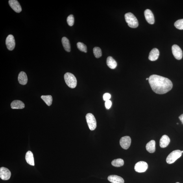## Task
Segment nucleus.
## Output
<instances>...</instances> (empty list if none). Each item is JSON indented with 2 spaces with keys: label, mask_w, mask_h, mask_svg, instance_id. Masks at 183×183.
Masks as SVG:
<instances>
[{
  "label": "nucleus",
  "mask_w": 183,
  "mask_h": 183,
  "mask_svg": "<svg viewBox=\"0 0 183 183\" xmlns=\"http://www.w3.org/2000/svg\"><path fill=\"white\" fill-rule=\"evenodd\" d=\"M149 78V83L152 90L157 94H165L173 88L172 82L168 78L157 75H152Z\"/></svg>",
  "instance_id": "f257e3e1"
},
{
  "label": "nucleus",
  "mask_w": 183,
  "mask_h": 183,
  "mask_svg": "<svg viewBox=\"0 0 183 183\" xmlns=\"http://www.w3.org/2000/svg\"><path fill=\"white\" fill-rule=\"evenodd\" d=\"M125 16L126 22L129 27L135 28L138 27V21L136 17L132 13H128L125 14Z\"/></svg>",
  "instance_id": "f03ea898"
},
{
  "label": "nucleus",
  "mask_w": 183,
  "mask_h": 183,
  "mask_svg": "<svg viewBox=\"0 0 183 183\" xmlns=\"http://www.w3.org/2000/svg\"><path fill=\"white\" fill-rule=\"evenodd\" d=\"M64 79L65 82L70 88H74L77 86V79L72 74L70 73H66L64 75Z\"/></svg>",
  "instance_id": "7ed1b4c3"
},
{
  "label": "nucleus",
  "mask_w": 183,
  "mask_h": 183,
  "mask_svg": "<svg viewBox=\"0 0 183 183\" xmlns=\"http://www.w3.org/2000/svg\"><path fill=\"white\" fill-rule=\"evenodd\" d=\"M182 155V151L180 150H176L172 152L167 156L166 162L168 164H172L175 162Z\"/></svg>",
  "instance_id": "20e7f679"
},
{
  "label": "nucleus",
  "mask_w": 183,
  "mask_h": 183,
  "mask_svg": "<svg viewBox=\"0 0 183 183\" xmlns=\"http://www.w3.org/2000/svg\"><path fill=\"white\" fill-rule=\"evenodd\" d=\"M86 121L88 127L91 131L94 130L97 126L96 120L93 114L91 113H88L86 116Z\"/></svg>",
  "instance_id": "39448f33"
},
{
  "label": "nucleus",
  "mask_w": 183,
  "mask_h": 183,
  "mask_svg": "<svg viewBox=\"0 0 183 183\" xmlns=\"http://www.w3.org/2000/svg\"><path fill=\"white\" fill-rule=\"evenodd\" d=\"M148 168L147 163L143 161H140L137 162L134 167L135 171L138 173L144 172Z\"/></svg>",
  "instance_id": "423d86ee"
},
{
  "label": "nucleus",
  "mask_w": 183,
  "mask_h": 183,
  "mask_svg": "<svg viewBox=\"0 0 183 183\" xmlns=\"http://www.w3.org/2000/svg\"><path fill=\"white\" fill-rule=\"evenodd\" d=\"M172 50L173 55L176 59L181 60L182 57L183 53L180 47L177 45H174L172 47Z\"/></svg>",
  "instance_id": "0eeeda50"
},
{
  "label": "nucleus",
  "mask_w": 183,
  "mask_h": 183,
  "mask_svg": "<svg viewBox=\"0 0 183 183\" xmlns=\"http://www.w3.org/2000/svg\"><path fill=\"white\" fill-rule=\"evenodd\" d=\"M131 143L130 137L126 136L122 137L120 140V144L123 149L127 150L129 148Z\"/></svg>",
  "instance_id": "6e6552de"
},
{
  "label": "nucleus",
  "mask_w": 183,
  "mask_h": 183,
  "mask_svg": "<svg viewBox=\"0 0 183 183\" xmlns=\"http://www.w3.org/2000/svg\"><path fill=\"white\" fill-rule=\"evenodd\" d=\"M6 43L8 49L10 51H12L14 49L15 46V39L12 35H9L6 38Z\"/></svg>",
  "instance_id": "1a4fd4ad"
},
{
  "label": "nucleus",
  "mask_w": 183,
  "mask_h": 183,
  "mask_svg": "<svg viewBox=\"0 0 183 183\" xmlns=\"http://www.w3.org/2000/svg\"><path fill=\"white\" fill-rule=\"evenodd\" d=\"M11 172L8 169L5 167H1L0 169V177L1 179L8 180L10 178Z\"/></svg>",
  "instance_id": "9d476101"
},
{
  "label": "nucleus",
  "mask_w": 183,
  "mask_h": 183,
  "mask_svg": "<svg viewBox=\"0 0 183 183\" xmlns=\"http://www.w3.org/2000/svg\"><path fill=\"white\" fill-rule=\"evenodd\" d=\"M9 3L11 7L15 12L19 13L21 11V7L18 1L16 0H10Z\"/></svg>",
  "instance_id": "9b49d317"
},
{
  "label": "nucleus",
  "mask_w": 183,
  "mask_h": 183,
  "mask_svg": "<svg viewBox=\"0 0 183 183\" xmlns=\"http://www.w3.org/2000/svg\"><path fill=\"white\" fill-rule=\"evenodd\" d=\"M145 16L146 20L150 24H153L155 22L154 15L151 10L147 9L145 11Z\"/></svg>",
  "instance_id": "f8f14e48"
},
{
  "label": "nucleus",
  "mask_w": 183,
  "mask_h": 183,
  "mask_svg": "<svg viewBox=\"0 0 183 183\" xmlns=\"http://www.w3.org/2000/svg\"><path fill=\"white\" fill-rule=\"evenodd\" d=\"M160 55V52L159 50L156 48L152 49L150 52L149 56L150 60L155 61L157 60Z\"/></svg>",
  "instance_id": "ddd939ff"
},
{
  "label": "nucleus",
  "mask_w": 183,
  "mask_h": 183,
  "mask_svg": "<svg viewBox=\"0 0 183 183\" xmlns=\"http://www.w3.org/2000/svg\"><path fill=\"white\" fill-rule=\"evenodd\" d=\"M170 142V139L167 135H163L160 140V146L161 148H165L167 146Z\"/></svg>",
  "instance_id": "4468645a"
},
{
  "label": "nucleus",
  "mask_w": 183,
  "mask_h": 183,
  "mask_svg": "<svg viewBox=\"0 0 183 183\" xmlns=\"http://www.w3.org/2000/svg\"><path fill=\"white\" fill-rule=\"evenodd\" d=\"M108 180L112 183H124V180L123 178L118 176L111 175L109 176Z\"/></svg>",
  "instance_id": "2eb2a0df"
},
{
  "label": "nucleus",
  "mask_w": 183,
  "mask_h": 183,
  "mask_svg": "<svg viewBox=\"0 0 183 183\" xmlns=\"http://www.w3.org/2000/svg\"><path fill=\"white\" fill-rule=\"evenodd\" d=\"M18 80L19 83L22 85H24L27 84L28 77L25 72L22 71L19 73L18 76Z\"/></svg>",
  "instance_id": "dca6fc26"
},
{
  "label": "nucleus",
  "mask_w": 183,
  "mask_h": 183,
  "mask_svg": "<svg viewBox=\"0 0 183 183\" xmlns=\"http://www.w3.org/2000/svg\"><path fill=\"white\" fill-rule=\"evenodd\" d=\"M11 106L12 109H23L25 108V105L22 101L19 100H15L12 102Z\"/></svg>",
  "instance_id": "f3484780"
},
{
  "label": "nucleus",
  "mask_w": 183,
  "mask_h": 183,
  "mask_svg": "<svg viewBox=\"0 0 183 183\" xmlns=\"http://www.w3.org/2000/svg\"><path fill=\"white\" fill-rule=\"evenodd\" d=\"M26 162L30 165L34 166V161L33 154L30 151H28L26 153L25 156Z\"/></svg>",
  "instance_id": "a211bd4d"
},
{
  "label": "nucleus",
  "mask_w": 183,
  "mask_h": 183,
  "mask_svg": "<svg viewBox=\"0 0 183 183\" xmlns=\"http://www.w3.org/2000/svg\"><path fill=\"white\" fill-rule=\"evenodd\" d=\"M146 148L147 151L150 153H153L155 151V141L151 140L148 143Z\"/></svg>",
  "instance_id": "6ab92c4d"
},
{
  "label": "nucleus",
  "mask_w": 183,
  "mask_h": 183,
  "mask_svg": "<svg viewBox=\"0 0 183 183\" xmlns=\"http://www.w3.org/2000/svg\"><path fill=\"white\" fill-rule=\"evenodd\" d=\"M106 64L111 69H115L117 67V63L112 57L109 56L107 58Z\"/></svg>",
  "instance_id": "aec40b11"
},
{
  "label": "nucleus",
  "mask_w": 183,
  "mask_h": 183,
  "mask_svg": "<svg viewBox=\"0 0 183 183\" xmlns=\"http://www.w3.org/2000/svg\"><path fill=\"white\" fill-rule=\"evenodd\" d=\"M62 45L65 50L67 52H70V44L68 39L66 37H64L62 38Z\"/></svg>",
  "instance_id": "412c9836"
},
{
  "label": "nucleus",
  "mask_w": 183,
  "mask_h": 183,
  "mask_svg": "<svg viewBox=\"0 0 183 183\" xmlns=\"http://www.w3.org/2000/svg\"><path fill=\"white\" fill-rule=\"evenodd\" d=\"M41 98L48 106H51L53 101V99L51 95H43L41 96Z\"/></svg>",
  "instance_id": "4be33fe9"
},
{
  "label": "nucleus",
  "mask_w": 183,
  "mask_h": 183,
  "mask_svg": "<svg viewBox=\"0 0 183 183\" xmlns=\"http://www.w3.org/2000/svg\"><path fill=\"white\" fill-rule=\"evenodd\" d=\"M124 162L123 159L118 158L112 161V165L113 166L117 167H121L124 165Z\"/></svg>",
  "instance_id": "5701e85b"
},
{
  "label": "nucleus",
  "mask_w": 183,
  "mask_h": 183,
  "mask_svg": "<svg viewBox=\"0 0 183 183\" xmlns=\"http://www.w3.org/2000/svg\"><path fill=\"white\" fill-rule=\"evenodd\" d=\"M93 53L95 57L99 58L102 56V53L101 49L100 48L95 47L93 49Z\"/></svg>",
  "instance_id": "b1692460"
},
{
  "label": "nucleus",
  "mask_w": 183,
  "mask_h": 183,
  "mask_svg": "<svg viewBox=\"0 0 183 183\" xmlns=\"http://www.w3.org/2000/svg\"><path fill=\"white\" fill-rule=\"evenodd\" d=\"M77 47L80 51L87 53V47L86 45L84 43L81 42H78L77 44Z\"/></svg>",
  "instance_id": "393cba45"
},
{
  "label": "nucleus",
  "mask_w": 183,
  "mask_h": 183,
  "mask_svg": "<svg viewBox=\"0 0 183 183\" xmlns=\"http://www.w3.org/2000/svg\"><path fill=\"white\" fill-rule=\"evenodd\" d=\"M174 26L178 29L183 30V19L176 21L174 23Z\"/></svg>",
  "instance_id": "a878e982"
},
{
  "label": "nucleus",
  "mask_w": 183,
  "mask_h": 183,
  "mask_svg": "<svg viewBox=\"0 0 183 183\" xmlns=\"http://www.w3.org/2000/svg\"><path fill=\"white\" fill-rule=\"evenodd\" d=\"M67 22L69 26H72L73 25L74 23V18L73 15H70L67 17Z\"/></svg>",
  "instance_id": "bb28decb"
},
{
  "label": "nucleus",
  "mask_w": 183,
  "mask_h": 183,
  "mask_svg": "<svg viewBox=\"0 0 183 183\" xmlns=\"http://www.w3.org/2000/svg\"><path fill=\"white\" fill-rule=\"evenodd\" d=\"M111 98V95L109 93H106L103 95V99L104 101H106L110 100Z\"/></svg>",
  "instance_id": "cd10ccee"
},
{
  "label": "nucleus",
  "mask_w": 183,
  "mask_h": 183,
  "mask_svg": "<svg viewBox=\"0 0 183 183\" xmlns=\"http://www.w3.org/2000/svg\"><path fill=\"white\" fill-rule=\"evenodd\" d=\"M112 104V102L110 100L106 101L105 106L106 109H110L111 106Z\"/></svg>",
  "instance_id": "c85d7f7f"
},
{
  "label": "nucleus",
  "mask_w": 183,
  "mask_h": 183,
  "mask_svg": "<svg viewBox=\"0 0 183 183\" xmlns=\"http://www.w3.org/2000/svg\"><path fill=\"white\" fill-rule=\"evenodd\" d=\"M180 121H181L182 124H183V114L180 115V116L179 117Z\"/></svg>",
  "instance_id": "c756f323"
},
{
  "label": "nucleus",
  "mask_w": 183,
  "mask_h": 183,
  "mask_svg": "<svg viewBox=\"0 0 183 183\" xmlns=\"http://www.w3.org/2000/svg\"><path fill=\"white\" fill-rule=\"evenodd\" d=\"M149 78H146V80H149Z\"/></svg>",
  "instance_id": "7c9ffc66"
},
{
  "label": "nucleus",
  "mask_w": 183,
  "mask_h": 183,
  "mask_svg": "<svg viewBox=\"0 0 183 183\" xmlns=\"http://www.w3.org/2000/svg\"><path fill=\"white\" fill-rule=\"evenodd\" d=\"M182 153H183V151H182Z\"/></svg>",
  "instance_id": "2f4dec72"
},
{
  "label": "nucleus",
  "mask_w": 183,
  "mask_h": 183,
  "mask_svg": "<svg viewBox=\"0 0 183 183\" xmlns=\"http://www.w3.org/2000/svg\"><path fill=\"white\" fill-rule=\"evenodd\" d=\"M176 183H180L179 182H176Z\"/></svg>",
  "instance_id": "473e14b6"
},
{
  "label": "nucleus",
  "mask_w": 183,
  "mask_h": 183,
  "mask_svg": "<svg viewBox=\"0 0 183 183\" xmlns=\"http://www.w3.org/2000/svg\"><path fill=\"white\" fill-rule=\"evenodd\" d=\"M177 125H178V123H177Z\"/></svg>",
  "instance_id": "72a5a7b5"
}]
</instances>
